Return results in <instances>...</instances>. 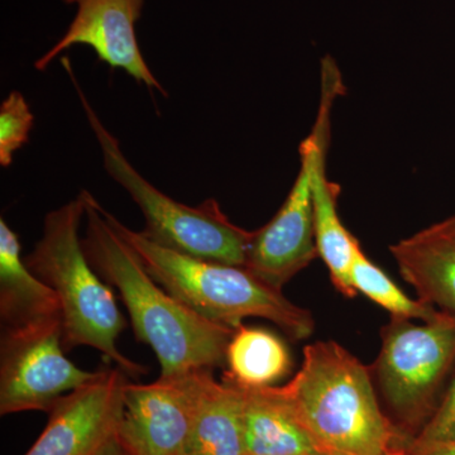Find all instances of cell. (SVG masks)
I'll list each match as a JSON object with an SVG mask.
<instances>
[{
    "label": "cell",
    "mask_w": 455,
    "mask_h": 455,
    "mask_svg": "<svg viewBox=\"0 0 455 455\" xmlns=\"http://www.w3.org/2000/svg\"><path fill=\"white\" fill-rule=\"evenodd\" d=\"M84 251L99 276L119 292L134 334L154 350L163 379L226 366L235 331L214 324L173 298L147 271L140 254L108 220L89 191Z\"/></svg>",
    "instance_id": "6da1fadb"
},
{
    "label": "cell",
    "mask_w": 455,
    "mask_h": 455,
    "mask_svg": "<svg viewBox=\"0 0 455 455\" xmlns=\"http://www.w3.org/2000/svg\"><path fill=\"white\" fill-rule=\"evenodd\" d=\"M280 390L324 454L390 455L411 439L383 414L372 368L333 340L305 347Z\"/></svg>",
    "instance_id": "7a4b0ae2"
},
{
    "label": "cell",
    "mask_w": 455,
    "mask_h": 455,
    "mask_svg": "<svg viewBox=\"0 0 455 455\" xmlns=\"http://www.w3.org/2000/svg\"><path fill=\"white\" fill-rule=\"evenodd\" d=\"M86 214L84 191L44 217V232L25 262L55 291L61 309L66 350L90 347L116 363L127 376L139 377L146 368L118 348L125 328L113 290L89 262L80 238Z\"/></svg>",
    "instance_id": "3957f363"
},
{
    "label": "cell",
    "mask_w": 455,
    "mask_h": 455,
    "mask_svg": "<svg viewBox=\"0 0 455 455\" xmlns=\"http://www.w3.org/2000/svg\"><path fill=\"white\" fill-rule=\"evenodd\" d=\"M108 220L136 250L148 274L173 298L214 324L238 329L247 317L277 325L293 340L307 339L315 329L309 310L284 298L243 266L196 259L161 247L107 212Z\"/></svg>",
    "instance_id": "277c9868"
},
{
    "label": "cell",
    "mask_w": 455,
    "mask_h": 455,
    "mask_svg": "<svg viewBox=\"0 0 455 455\" xmlns=\"http://www.w3.org/2000/svg\"><path fill=\"white\" fill-rule=\"evenodd\" d=\"M61 64L74 84L90 128L97 137L104 169L130 194L142 212L146 227L140 233L156 244L175 252L244 267L253 232L232 223L215 200L188 206L171 199L147 181L123 155L118 140L107 130L89 103L77 83L70 60L64 57Z\"/></svg>",
    "instance_id": "5b68a950"
},
{
    "label": "cell",
    "mask_w": 455,
    "mask_h": 455,
    "mask_svg": "<svg viewBox=\"0 0 455 455\" xmlns=\"http://www.w3.org/2000/svg\"><path fill=\"white\" fill-rule=\"evenodd\" d=\"M381 350L373 381L403 430L424 429L439 406L455 366V314L440 311L416 325L391 317L381 329Z\"/></svg>",
    "instance_id": "8992f818"
},
{
    "label": "cell",
    "mask_w": 455,
    "mask_h": 455,
    "mask_svg": "<svg viewBox=\"0 0 455 455\" xmlns=\"http://www.w3.org/2000/svg\"><path fill=\"white\" fill-rule=\"evenodd\" d=\"M322 80V103L313 132L300 145L298 178L277 214L252 233L245 260V268L278 290L319 257L314 226V164L323 139L331 133V107L343 90L338 71L325 70Z\"/></svg>",
    "instance_id": "52a82bcc"
},
{
    "label": "cell",
    "mask_w": 455,
    "mask_h": 455,
    "mask_svg": "<svg viewBox=\"0 0 455 455\" xmlns=\"http://www.w3.org/2000/svg\"><path fill=\"white\" fill-rule=\"evenodd\" d=\"M61 316L3 326L0 415L49 412L59 398L94 379L66 357Z\"/></svg>",
    "instance_id": "ba28073f"
},
{
    "label": "cell",
    "mask_w": 455,
    "mask_h": 455,
    "mask_svg": "<svg viewBox=\"0 0 455 455\" xmlns=\"http://www.w3.org/2000/svg\"><path fill=\"white\" fill-rule=\"evenodd\" d=\"M127 382L121 368L98 371L94 379L59 398L25 455H98L116 438Z\"/></svg>",
    "instance_id": "9c48e42d"
},
{
    "label": "cell",
    "mask_w": 455,
    "mask_h": 455,
    "mask_svg": "<svg viewBox=\"0 0 455 455\" xmlns=\"http://www.w3.org/2000/svg\"><path fill=\"white\" fill-rule=\"evenodd\" d=\"M76 4L77 13L65 35L44 55L36 60V70L44 71L60 53L75 44H85L97 53L101 62L123 70L137 83L157 90L167 97L140 52L136 22L143 0H65Z\"/></svg>",
    "instance_id": "30bf717a"
},
{
    "label": "cell",
    "mask_w": 455,
    "mask_h": 455,
    "mask_svg": "<svg viewBox=\"0 0 455 455\" xmlns=\"http://www.w3.org/2000/svg\"><path fill=\"white\" fill-rule=\"evenodd\" d=\"M116 438L128 455H190L191 401L181 377L127 382Z\"/></svg>",
    "instance_id": "8fae6325"
},
{
    "label": "cell",
    "mask_w": 455,
    "mask_h": 455,
    "mask_svg": "<svg viewBox=\"0 0 455 455\" xmlns=\"http://www.w3.org/2000/svg\"><path fill=\"white\" fill-rule=\"evenodd\" d=\"M180 377L191 401L190 455H245L241 386L218 382L208 368Z\"/></svg>",
    "instance_id": "7c38bea8"
},
{
    "label": "cell",
    "mask_w": 455,
    "mask_h": 455,
    "mask_svg": "<svg viewBox=\"0 0 455 455\" xmlns=\"http://www.w3.org/2000/svg\"><path fill=\"white\" fill-rule=\"evenodd\" d=\"M390 251L419 300L455 314V215L401 239Z\"/></svg>",
    "instance_id": "4fadbf2b"
},
{
    "label": "cell",
    "mask_w": 455,
    "mask_h": 455,
    "mask_svg": "<svg viewBox=\"0 0 455 455\" xmlns=\"http://www.w3.org/2000/svg\"><path fill=\"white\" fill-rule=\"evenodd\" d=\"M245 455H322L280 386L245 388Z\"/></svg>",
    "instance_id": "5bb4252c"
},
{
    "label": "cell",
    "mask_w": 455,
    "mask_h": 455,
    "mask_svg": "<svg viewBox=\"0 0 455 455\" xmlns=\"http://www.w3.org/2000/svg\"><path fill=\"white\" fill-rule=\"evenodd\" d=\"M61 316L55 291L27 267L18 235L0 220V319L18 326Z\"/></svg>",
    "instance_id": "9a60e30c"
},
{
    "label": "cell",
    "mask_w": 455,
    "mask_h": 455,
    "mask_svg": "<svg viewBox=\"0 0 455 455\" xmlns=\"http://www.w3.org/2000/svg\"><path fill=\"white\" fill-rule=\"evenodd\" d=\"M329 134L323 139L314 164L313 206L316 248L320 259L324 260L335 289L346 298L352 299L357 295V291L350 281V269L361 244L343 226L338 214L339 185L329 181L326 176Z\"/></svg>",
    "instance_id": "2e32d148"
},
{
    "label": "cell",
    "mask_w": 455,
    "mask_h": 455,
    "mask_svg": "<svg viewBox=\"0 0 455 455\" xmlns=\"http://www.w3.org/2000/svg\"><path fill=\"white\" fill-rule=\"evenodd\" d=\"M224 376L245 388L276 386L292 367L291 355L280 337L263 328L241 325L230 338Z\"/></svg>",
    "instance_id": "e0dca14e"
},
{
    "label": "cell",
    "mask_w": 455,
    "mask_h": 455,
    "mask_svg": "<svg viewBox=\"0 0 455 455\" xmlns=\"http://www.w3.org/2000/svg\"><path fill=\"white\" fill-rule=\"evenodd\" d=\"M350 281L355 291L363 293L370 300L387 310L391 317L433 322L439 316L440 310L419 299L409 298L383 269L368 259L359 247L350 269Z\"/></svg>",
    "instance_id": "ac0fdd59"
},
{
    "label": "cell",
    "mask_w": 455,
    "mask_h": 455,
    "mask_svg": "<svg viewBox=\"0 0 455 455\" xmlns=\"http://www.w3.org/2000/svg\"><path fill=\"white\" fill-rule=\"evenodd\" d=\"M35 124V116L28 103L20 92L14 90L0 106V164L8 167L13 163L18 149L28 142Z\"/></svg>",
    "instance_id": "d6986e66"
},
{
    "label": "cell",
    "mask_w": 455,
    "mask_h": 455,
    "mask_svg": "<svg viewBox=\"0 0 455 455\" xmlns=\"http://www.w3.org/2000/svg\"><path fill=\"white\" fill-rule=\"evenodd\" d=\"M414 439L419 442L455 439V374L445 388L435 412Z\"/></svg>",
    "instance_id": "ffe728a7"
},
{
    "label": "cell",
    "mask_w": 455,
    "mask_h": 455,
    "mask_svg": "<svg viewBox=\"0 0 455 455\" xmlns=\"http://www.w3.org/2000/svg\"><path fill=\"white\" fill-rule=\"evenodd\" d=\"M409 455H455V439L419 442L411 438L406 444Z\"/></svg>",
    "instance_id": "44dd1931"
},
{
    "label": "cell",
    "mask_w": 455,
    "mask_h": 455,
    "mask_svg": "<svg viewBox=\"0 0 455 455\" xmlns=\"http://www.w3.org/2000/svg\"><path fill=\"white\" fill-rule=\"evenodd\" d=\"M98 455H128L127 451L123 449L122 445L119 444L118 440L114 438L99 451Z\"/></svg>",
    "instance_id": "7402d4cb"
},
{
    "label": "cell",
    "mask_w": 455,
    "mask_h": 455,
    "mask_svg": "<svg viewBox=\"0 0 455 455\" xmlns=\"http://www.w3.org/2000/svg\"><path fill=\"white\" fill-rule=\"evenodd\" d=\"M390 455H409V453H407L406 445H403V447L395 449Z\"/></svg>",
    "instance_id": "603a6c76"
},
{
    "label": "cell",
    "mask_w": 455,
    "mask_h": 455,
    "mask_svg": "<svg viewBox=\"0 0 455 455\" xmlns=\"http://www.w3.org/2000/svg\"><path fill=\"white\" fill-rule=\"evenodd\" d=\"M322 455H331V454H322Z\"/></svg>",
    "instance_id": "cb8c5ba5"
}]
</instances>
